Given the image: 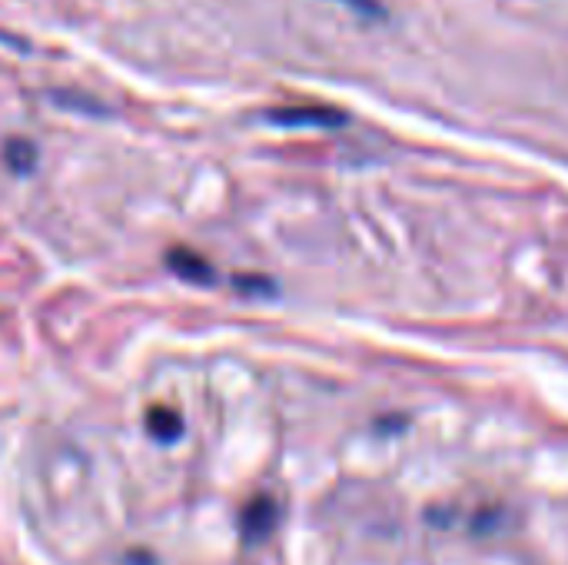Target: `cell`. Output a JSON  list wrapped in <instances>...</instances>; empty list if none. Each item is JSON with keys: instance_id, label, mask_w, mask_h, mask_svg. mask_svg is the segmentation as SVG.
Listing matches in <instances>:
<instances>
[{"instance_id": "6da1fadb", "label": "cell", "mask_w": 568, "mask_h": 565, "mask_svg": "<svg viewBox=\"0 0 568 565\" xmlns=\"http://www.w3.org/2000/svg\"><path fill=\"white\" fill-rule=\"evenodd\" d=\"M273 123L280 127H343L346 113L336 107H323V103H303V107H276L266 113Z\"/></svg>"}, {"instance_id": "7a4b0ae2", "label": "cell", "mask_w": 568, "mask_h": 565, "mask_svg": "<svg viewBox=\"0 0 568 565\" xmlns=\"http://www.w3.org/2000/svg\"><path fill=\"white\" fill-rule=\"evenodd\" d=\"M273 526H276V506H273V500H266V496L253 500L246 506V513H243V536L250 543H263L273 533Z\"/></svg>"}, {"instance_id": "3957f363", "label": "cell", "mask_w": 568, "mask_h": 565, "mask_svg": "<svg viewBox=\"0 0 568 565\" xmlns=\"http://www.w3.org/2000/svg\"><path fill=\"white\" fill-rule=\"evenodd\" d=\"M166 263L173 266L176 276H183V280H190V283H210V280H213V266H210L203 256H196L193 250H186V246L170 250Z\"/></svg>"}, {"instance_id": "277c9868", "label": "cell", "mask_w": 568, "mask_h": 565, "mask_svg": "<svg viewBox=\"0 0 568 565\" xmlns=\"http://www.w3.org/2000/svg\"><path fill=\"white\" fill-rule=\"evenodd\" d=\"M146 426H150V436L160 440V443H173V440H180V433H183V420H180L173 410H166V406L150 410Z\"/></svg>"}, {"instance_id": "5b68a950", "label": "cell", "mask_w": 568, "mask_h": 565, "mask_svg": "<svg viewBox=\"0 0 568 565\" xmlns=\"http://www.w3.org/2000/svg\"><path fill=\"white\" fill-rule=\"evenodd\" d=\"M33 160H37L33 143H27V140H10V143H7V163H10L17 173H27V170L33 167Z\"/></svg>"}, {"instance_id": "8992f818", "label": "cell", "mask_w": 568, "mask_h": 565, "mask_svg": "<svg viewBox=\"0 0 568 565\" xmlns=\"http://www.w3.org/2000/svg\"><path fill=\"white\" fill-rule=\"evenodd\" d=\"M339 3H346L356 17H363V20H386V7H383V0H339Z\"/></svg>"}]
</instances>
